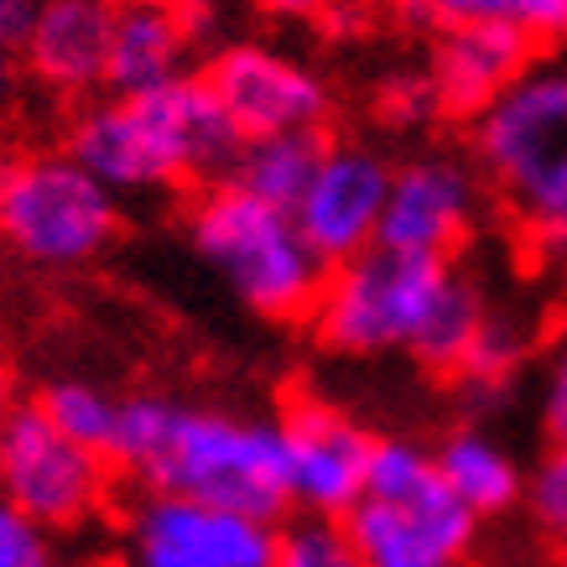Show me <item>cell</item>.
Returning <instances> with one entry per match:
<instances>
[{
  "label": "cell",
  "mask_w": 567,
  "mask_h": 567,
  "mask_svg": "<svg viewBox=\"0 0 567 567\" xmlns=\"http://www.w3.org/2000/svg\"><path fill=\"white\" fill-rule=\"evenodd\" d=\"M489 302L453 260L370 245L328 266L308 323L318 344L349 360L412 354L422 370L458 375L480 339Z\"/></svg>",
  "instance_id": "obj_1"
},
{
  "label": "cell",
  "mask_w": 567,
  "mask_h": 567,
  "mask_svg": "<svg viewBox=\"0 0 567 567\" xmlns=\"http://www.w3.org/2000/svg\"><path fill=\"white\" fill-rule=\"evenodd\" d=\"M11 406H17V385H11V364L0 360V422H6Z\"/></svg>",
  "instance_id": "obj_28"
},
{
  "label": "cell",
  "mask_w": 567,
  "mask_h": 567,
  "mask_svg": "<svg viewBox=\"0 0 567 567\" xmlns=\"http://www.w3.org/2000/svg\"><path fill=\"white\" fill-rule=\"evenodd\" d=\"M188 245L250 312L271 323H308L323 292V256L302 240L292 208H276L229 177L204 183L188 204Z\"/></svg>",
  "instance_id": "obj_5"
},
{
  "label": "cell",
  "mask_w": 567,
  "mask_h": 567,
  "mask_svg": "<svg viewBox=\"0 0 567 567\" xmlns=\"http://www.w3.org/2000/svg\"><path fill=\"white\" fill-rule=\"evenodd\" d=\"M240 141L204 73H183L141 94L89 100L69 121L63 152L115 198H146L229 177Z\"/></svg>",
  "instance_id": "obj_3"
},
{
  "label": "cell",
  "mask_w": 567,
  "mask_h": 567,
  "mask_svg": "<svg viewBox=\"0 0 567 567\" xmlns=\"http://www.w3.org/2000/svg\"><path fill=\"white\" fill-rule=\"evenodd\" d=\"M125 208L69 152L11 156L0 177V245L37 271H79L121 240Z\"/></svg>",
  "instance_id": "obj_7"
},
{
  "label": "cell",
  "mask_w": 567,
  "mask_h": 567,
  "mask_svg": "<svg viewBox=\"0 0 567 567\" xmlns=\"http://www.w3.org/2000/svg\"><path fill=\"white\" fill-rule=\"evenodd\" d=\"M563 256H567V250H563Z\"/></svg>",
  "instance_id": "obj_31"
},
{
  "label": "cell",
  "mask_w": 567,
  "mask_h": 567,
  "mask_svg": "<svg viewBox=\"0 0 567 567\" xmlns=\"http://www.w3.org/2000/svg\"><path fill=\"white\" fill-rule=\"evenodd\" d=\"M395 11L416 27H511V32L567 48V0H395Z\"/></svg>",
  "instance_id": "obj_18"
},
{
  "label": "cell",
  "mask_w": 567,
  "mask_h": 567,
  "mask_svg": "<svg viewBox=\"0 0 567 567\" xmlns=\"http://www.w3.org/2000/svg\"><path fill=\"white\" fill-rule=\"evenodd\" d=\"M542 427L551 443H567V328L542 360Z\"/></svg>",
  "instance_id": "obj_25"
},
{
  "label": "cell",
  "mask_w": 567,
  "mask_h": 567,
  "mask_svg": "<svg viewBox=\"0 0 567 567\" xmlns=\"http://www.w3.org/2000/svg\"><path fill=\"white\" fill-rule=\"evenodd\" d=\"M32 17H37V0H0V89L11 84V69L21 63Z\"/></svg>",
  "instance_id": "obj_26"
},
{
  "label": "cell",
  "mask_w": 567,
  "mask_h": 567,
  "mask_svg": "<svg viewBox=\"0 0 567 567\" xmlns=\"http://www.w3.org/2000/svg\"><path fill=\"white\" fill-rule=\"evenodd\" d=\"M360 567H468L480 520L437 480L432 447L416 437H375L364 499L344 516Z\"/></svg>",
  "instance_id": "obj_6"
},
{
  "label": "cell",
  "mask_w": 567,
  "mask_h": 567,
  "mask_svg": "<svg viewBox=\"0 0 567 567\" xmlns=\"http://www.w3.org/2000/svg\"><path fill=\"white\" fill-rule=\"evenodd\" d=\"M468 156L526 240L567 250V58H542L468 121Z\"/></svg>",
  "instance_id": "obj_4"
},
{
  "label": "cell",
  "mask_w": 567,
  "mask_h": 567,
  "mask_svg": "<svg viewBox=\"0 0 567 567\" xmlns=\"http://www.w3.org/2000/svg\"><path fill=\"white\" fill-rule=\"evenodd\" d=\"M0 567H69L63 547L48 526L21 516L11 499H0Z\"/></svg>",
  "instance_id": "obj_23"
},
{
  "label": "cell",
  "mask_w": 567,
  "mask_h": 567,
  "mask_svg": "<svg viewBox=\"0 0 567 567\" xmlns=\"http://www.w3.org/2000/svg\"><path fill=\"white\" fill-rule=\"evenodd\" d=\"M380 115L391 125H427V121H443L437 115V100H432V84L427 73H395L380 84Z\"/></svg>",
  "instance_id": "obj_24"
},
{
  "label": "cell",
  "mask_w": 567,
  "mask_h": 567,
  "mask_svg": "<svg viewBox=\"0 0 567 567\" xmlns=\"http://www.w3.org/2000/svg\"><path fill=\"white\" fill-rule=\"evenodd\" d=\"M484 177L474 156L453 152H422L391 167V193H385V214H380V240L385 250H406V256L453 260L474 240L484 219Z\"/></svg>",
  "instance_id": "obj_11"
},
{
  "label": "cell",
  "mask_w": 567,
  "mask_h": 567,
  "mask_svg": "<svg viewBox=\"0 0 567 567\" xmlns=\"http://www.w3.org/2000/svg\"><path fill=\"white\" fill-rule=\"evenodd\" d=\"M193 48H198V27L183 0H115L104 94H141V89L173 84L193 73Z\"/></svg>",
  "instance_id": "obj_16"
},
{
  "label": "cell",
  "mask_w": 567,
  "mask_h": 567,
  "mask_svg": "<svg viewBox=\"0 0 567 567\" xmlns=\"http://www.w3.org/2000/svg\"><path fill=\"white\" fill-rule=\"evenodd\" d=\"M115 464L52 427L37 401H17L0 422V499L52 536L84 532L110 511Z\"/></svg>",
  "instance_id": "obj_8"
},
{
  "label": "cell",
  "mask_w": 567,
  "mask_h": 567,
  "mask_svg": "<svg viewBox=\"0 0 567 567\" xmlns=\"http://www.w3.org/2000/svg\"><path fill=\"white\" fill-rule=\"evenodd\" d=\"M271 21H339L344 11H360V0H250Z\"/></svg>",
  "instance_id": "obj_27"
},
{
  "label": "cell",
  "mask_w": 567,
  "mask_h": 567,
  "mask_svg": "<svg viewBox=\"0 0 567 567\" xmlns=\"http://www.w3.org/2000/svg\"><path fill=\"white\" fill-rule=\"evenodd\" d=\"M121 401L125 395L104 391L94 380H52L37 391V406L48 416L52 427L73 437L79 447H94L110 458V447H115V432H121Z\"/></svg>",
  "instance_id": "obj_20"
},
{
  "label": "cell",
  "mask_w": 567,
  "mask_h": 567,
  "mask_svg": "<svg viewBox=\"0 0 567 567\" xmlns=\"http://www.w3.org/2000/svg\"><path fill=\"white\" fill-rule=\"evenodd\" d=\"M563 567H567V551H563Z\"/></svg>",
  "instance_id": "obj_30"
},
{
  "label": "cell",
  "mask_w": 567,
  "mask_h": 567,
  "mask_svg": "<svg viewBox=\"0 0 567 567\" xmlns=\"http://www.w3.org/2000/svg\"><path fill=\"white\" fill-rule=\"evenodd\" d=\"M536 42L511 27H437L427 52V84L443 121H474L499 89L532 69Z\"/></svg>",
  "instance_id": "obj_14"
},
{
  "label": "cell",
  "mask_w": 567,
  "mask_h": 567,
  "mask_svg": "<svg viewBox=\"0 0 567 567\" xmlns=\"http://www.w3.org/2000/svg\"><path fill=\"white\" fill-rule=\"evenodd\" d=\"M6 167H11V156H6V152H0V177H6Z\"/></svg>",
  "instance_id": "obj_29"
},
{
  "label": "cell",
  "mask_w": 567,
  "mask_h": 567,
  "mask_svg": "<svg viewBox=\"0 0 567 567\" xmlns=\"http://www.w3.org/2000/svg\"><path fill=\"white\" fill-rule=\"evenodd\" d=\"M276 520L141 489L115 526V567H271Z\"/></svg>",
  "instance_id": "obj_9"
},
{
  "label": "cell",
  "mask_w": 567,
  "mask_h": 567,
  "mask_svg": "<svg viewBox=\"0 0 567 567\" xmlns=\"http://www.w3.org/2000/svg\"><path fill=\"white\" fill-rule=\"evenodd\" d=\"M432 464H437V480L447 484V495L474 520H495L520 505L526 468L489 427H453L432 447Z\"/></svg>",
  "instance_id": "obj_17"
},
{
  "label": "cell",
  "mask_w": 567,
  "mask_h": 567,
  "mask_svg": "<svg viewBox=\"0 0 567 567\" xmlns=\"http://www.w3.org/2000/svg\"><path fill=\"white\" fill-rule=\"evenodd\" d=\"M110 464L125 468L141 489L193 495L260 520H281V511H292L281 427L266 416L136 391L121 401Z\"/></svg>",
  "instance_id": "obj_2"
},
{
  "label": "cell",
  "mask_w": 567,
  "mask_h": 567,
  "mask_svg": "<svg viewBox=\"0 0 567 567\" xmlns=\"http://www.w3.org/2000/svg\"><path fill=\"white\" fill-rule=\"evenodd\" d=\"M271 567H360V557H354V547H349L344 520L302 516L297 526L276 532Z\"/></svg>",
  "instance_id": "obj_22"
},
{
  "label": "cell",
  "mask_w": 567,
  "mask_h": 567,
  "mask_svg": "<svg viewBox=\"0 0 567 567\" xmlns=\"http://www.w3.org/2000/svg\"><path fill=\"white\" fill-rule=\"evenodd\" d=\"M204 84L224 104L245 141L287 136V131H328L333 121V89L312 63L271 42H224L208 52Z\"/></svg>",
  "instance_id": "obj_10"
},
{
  "label": "cell",
  "mask_w": 567,
  "mask_h": 567,
  "mask_svg": "<svg viewBox=\"0 0 567 567\" xmlns=\"http://www.w3.org/2000/svg\"><path fill=\"white\" fill-rule=\"evenodd\" d=\"M391 193V162L364 141H323L308 188L292 204L302 240L323 256V266L360 256L380 240V214Z\"/></svg>",
  "instance_id": "obj_13"
},
{
  "label": "cell",
  "mask_w": 567,
  "mask_h": 567,
  "mask_svg": "<svg viewBox=\"0 0 567 567\" xmlns=\"http://www.w3.org/2000/svg\"><path fill=\"white\" fill-rule=\"evenodd\" d=\"M323 131H287V136H250L240 141L235 152V167H229V183L245 193H256L276 208H292L308 188L312 167L323 156Z\"/></svg>",
  "instance_id": "obj_19"
},
{
  "label": "cell",
  "mask_w": 567,
  "mask_h": 567,
  "mask_svg": "<svg viewBox=\"0 0 567 567\" xmlns=\"http://www.w3.org/2000/svg\"><path fill=\"white\" fill-rule=\"evenodd\" d=\"M276 427H281L292 511L318 520H344L364 499L375 432H364L354 416H344L328 401H312V395H297Z\"/></svg>",
  "instance_id": "obj_12"
},
{
  "label": "cell",
  "mask_w": 567,
  "mask_h": 567,
  "mask_svg": "<svg viewBox=\"0 0 567 567\" xmlns=\"http://www.w3.org/2000/svg\"><path fill=\"white\" fill-rule=\"evenodd\" d=\"M520 511L551 551H567V443L542 447L520 489Z\"/></svg>",
  "instance_id": "obj_21"
},
{
  "label": "cell",
  "mask_w": 567,
  "mask_h": 567,
  "mask_svg": "<svg viewBox=\"0 0 567 567\" xmlns=\"http://www.w3.org/2000/svg\"><path fill=\"white\" fill-rule=\"evenodd\" d=\"M110 21H115V0H37L21 69L69 100L100 94L104 63H110Z\"/></svg>",
  "instance_id": "obj_15"
}]
</instances>
